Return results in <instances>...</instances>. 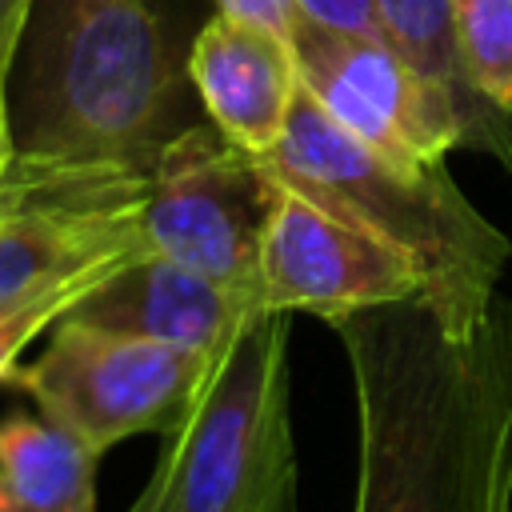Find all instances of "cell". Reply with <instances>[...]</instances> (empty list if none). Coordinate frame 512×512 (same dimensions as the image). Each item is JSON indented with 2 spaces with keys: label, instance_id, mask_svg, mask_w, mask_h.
Masks as SVG:
<instances>
[{
  "label": "cell",
  "instance_id": "obj_18",
  "mask_svg": "<svg viewBox=\"0 0 512 512\" xmlns=\"http://www.w3.org/2000/svg\"><path fill=\"white\" fill-rule=\"evenodd\" d=\"M8 156H12V128L4 124V128H0V172H4V164H8Z\"/></svg>",
  "mask_w": 512,
  "mask_h": 512
},
{
  "label": "cell",
  "instance_id": "obj_5",
  "mask_svg": "<svg viewBox=\"0 0 512 512\" xmlns=\"http://www.w3.org/2000/svg\"><path fill=\"white\" fill-rule=\"evenodd\" d=\"M144 192V172L12 148L0 172V304L48 296L80 304L104 276L148 252Z\"/></svg>",
  "mask_w": 512,
  "mask_h": 512
},
{
  "label": "cell",
  "instance_id": "obj_16",
  "mask_svg": "<svg viewBox=\"0 0 512 512\" xmlns=\"http://www.w3.org/2000/svg\"><path fill=\"white\" fill-rule=\"evenodd\" d=\"M220 12L228 16H240V20H252L260 28H272L280 36L292 40V24H296V0H216Z\"/></svg>",
  "mask_w": 512,
  "mask_h": 512
},
{
  "label": "cell",
  "instance_id": "obj_8",
  "mask_svg": "<svg viewBox=\"0 0 512 512\" xmlns=\"http://www.w3.org/2000/svg\"><path fill=\"white\" fill-rule=\"evenodd\" d=\"M292 52L304 92L356 140L400 164H444L468 144L460 108L416 72L388 36L340 32L296 16Z\"/></svg>",
  "mask_w": 512,
  "mask_h": 512
},
{
  "label": "cell",
  "instance_id": "obj_9",
  "mask_svg": "<svg viewBox=\"0 0 512 512\" xmlns=\"http://www.w3.org/2000/svg\"><path fill=\"white\" fill-rule=\"evenodd\" d=\"M260 304L336 320L372 304L424 300L420 268L376 232L276 180L260 240Z\"/></svg>",
  "mask_w": 512,
  "mask_h": 512
},
{
  "label": "cell",
  "instance_id": "obj_19",
  "mask_svg": "<svg viewBox=\"0 0 512 512\" xmlns=\"http://www.w3.org/2000/svg\"><path fill=\"white\" fill-rule=\"evenodd\" d=\"M8 124V76L0 72V128Z\"/></svg>",
  "mask_w": 512,
  "mask_h": 512
},
{
  "label": "cell",
  "instance_id": "obj_7",
  "mask_svg": "<svg viewBox=\"0 0 512 512\" xmlns=\"http://www.w3.org/2000/svg\"><path fill=\"white\" fill-rule=\"evenodd\" d=\"M272 168L216 124L180 128L148 172L144 240L192 272L260 296V240L272 212Z\"/></svg>",
  "mask_w": 512,
  "mask_h": 512
},
{
  "label": "cell",
  "instance_id": "obj_15",
  "mask_svg": "<svg viewBox=\"0 0 512 512\" xmlns=\"http://www.w3.org/2000/svg\"><path fill=\"white\" fill-rule=\"evenodd\" d=\"M296 12H300V16H308V20H316V24L340 28V32L384 36V32H380V20H376L372 0H296Z\"/></svg>",
  "mask_w": 512,
  "mask_h": 512
},
{
  "label": "cell",
  "instance_id": "obj_14",
  "mask_svg": "<svg viewBox=\"0 0 512 512\" xmlns=\"http://www.w3.org/2000/svg\"><path fill=\"white\" fill-rule=\"evenodd\" d=\"M448 12L468 84L512 116V0H448Z\"/></svg>",
  "mask_w": 512,
  "mask_h": 512
},
{
  "label": "cell",
  "instance_id": "obj_3",
  "mask_svg": "<svg viewBox=\"0 0 512 512\" xmlns=\"http://www.w3.org/2000/svg\"><path fill=\"white\" fill-rule=\"evenodd\" d=\"M272 176L328 212L376 232L424 276V304L464 336L496 300L512 240L472 208L444 164H400L344 132L300 84Z\"/></svg>",
  "mask_w": 512,
  "mask_h": 512
},
{
  "label": "cell",
  "instance_id": "obj_4",
  "mask_svg": "<svg viewBox=\"0 0 512 512\" xmlns=\"http://www.w3.org/2000/svg\"><path fill=\"white\" fill-rule=\"evenodd\" d=\"M288 336L276 308L236 324L128 512H296Z\"/></svg>",
  "mask_w": 512,
  "mask_h": 512
},
{
  "label": "cell",
  "instance_id": "obj_12",
  "mask_svg": "<svg viewBox=\"0 0 512 512\" xmlns=\"http://www.w3.org/2000/svg\"><path fill=\"white\" fill-rule=\"evenodd\" d=\"M96 452L44 412L0 420V488L8 512H96Z\"/></svg>",
  "mask_w": 512,
  "mask_h": 512
},
{
  "label": "cell",
  "instance_id": "obj_2",
  "mask_svg": "<svg viewBox=\"0 0 512 512\" xmlns=\"http://www.w3.org/2000/svg\"><path fill=\"white\" fill-rule=\"evenodd\" d=\"M12 72L16 152L148 176L180 132L176 68L152 0H32Z\"/></svg>",
  "mask_w": 512,
  "mask_h": 512
},
{
  "label": "cell",
  "instance_id": "obj_20",
  "mask_svg": "<svg viewBox=\"0 0 512 512\" xmlns=\"http://www.w3.org/2000/svg\"><path fill=\"white\" fill-rule=\"evenodd\" d=\"M0 512H8V500H4V488H0Z\"/></svg>",
  "mask_w": 512,
  "mask_h": 512
},
{
  "label": "cell",
  "instance_id": "obj_6",
  "mask_svg": "<svg viewBox=\"0 0 512 512\" xmlns=\"http://www.w3.org/2000/svg\"><path fill=\"white\" fill-rule=\"evenodd\" d=\"M208 364L212 352L144 340L68 312L52 324L48 348L16 364L4 384L24 388L52 424L104 456L140 432L168 436L192 408Z\"/></svg>",
  "mask_w": 512,
  "mask_h": 512
},
{
  "label": "cell",
  "instance_id": "obj_10",
  "mask_svg": "<svg viewBox=\"0 0 512 512\" xmlns=\"http://www.w3.org/2000/svg\"><path fill=\"white\" fill-rule=\"evenodd\" d=\"M188 76L208 120L236 148L264 160L280 144L300 96V68L288 36L216 12L192 44Z\"/></svg>",
  "mask_w": 512,
  "mask_h": 512
},
{
  "label": "cell",
  "instance_id": "obj_11",
  "mask_svg": "<svg viewBox=\"0 0 512 512\" xmlns=\"http://www.w3.org/2000/svg\"><path fill=\"white\" fill-rule=\"evenodd\" d=\"M256 308L264 304L248 288L220 284L160 252H140L104 276L72 316L188 352H216Z\"/></svg>",
  "mask_w": 512,
  "mask_h": 512
},
{
  "label": "cell",
  "instance_id": "obj_1",
  "mask_svg": "<svg viewBox=\"0 0 512 512\" xmlns=\"http://www.w3.org/2000/svg\"><path fill=\"white\" fill-rule=\"evenodd\" d=\"M328 324L356 384L352 512H512V304L496 296L464 336L424 300Z\"/></svg>",
  "mask_w": 512,
  "mask_h": 512
},
{
  "label": "cell",
  "instance_id": "obj_13",
  "mask_svg": "<svg viewBox=\"0 0 512 512\" xmlns=\"http://www.w3.org/2000/svg\"><path fill=\"white\" fill-rule=\"evenodd\" d=\"M372 8H376V20H380V32L388 36V44L460 108L464 128H468V144L488 148L512 164L508 112L492 108L468 84V76L460 68L456 36H452L448 0H372Z\"/></svg>",
  "mask_w": 512,
  "mask_h": 512
},
{
  "label": "cell",
  "instance_id": "obj_17",
  "mask_svg": "<svg viewBox=\"0 0 512 512\" xmlns=\"http://www.w3.org/2000/svg\"><path fill=\"white\" fill-rule=\"evenodd\" d=\"M28 12H32V0H0V72L4 76L12 72V60H16V48H20V32H24Z\"/></svg>",
  "mask_w": 512,
  "mask_h": 512
}]
</instances>
